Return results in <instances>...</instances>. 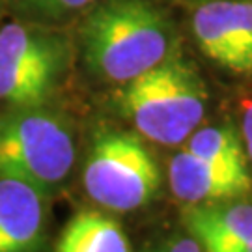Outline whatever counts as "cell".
Listing matches in <instances>:
<instances>
[{
	"instance_id": "3957f363",
	"label": "cell",
	"mask_w": 252,
	"mask_h": 252,
	"mask_svg": "<svg viewBox=\"0 0 252 252\" xmlns=\"http://www.w3.org/2000/svg\"><path fill=\"white\" fill-rule=\"evenodd\" d=\"M77 150L67 120L43 105L0 114V176L51 194L67 180Z\"/></svg>"
},
{
	"instance_id": "8fae6325",
	"label": "cell",
	"mask_w": 252,
	"mask_h": 252,
	"mask_svg": "<svg viewBox=\"0 0 252 252\" xmlns=\"http://www.w3.org/2000/svg\"><path fill=\"white\" fill-rule=\"evenodd\" d=\"M187 150L196 157L237 174H249L243 140L232 126H211L189 138Z\"/></svg>"
},
{
	"instance_id": "7c38bea8",
	"label": "cell",
	"mask_w": 252,
	"mask_h": 252,
	"mask_svg": "<svg viewBox=\"0 0 252 252\" xmlns=\"http://www.w3.org/2000/svg\"><path fill=\"white\" fill-rule=\"evenodd\" d=\"M60 73L37 67L0 65V101L9 107L43 105L53 94Z\"/></svg>"
},
{
	"instance_id": "52a82bcc",
	"label": "cell",
	"mask_w": 252,
	"mask_h": 252,
	"mask_svg": "<svg viewBox=\"0 0 252 252\" xmlns=\"http://www.w3.org/2000/svg\"><path fill=\"white\" fill-rule=\"evenodd\" d=\"M181 220L204 252H252V204H190Z\"/></svg>"
},
{
	"instance_id": "7a4b0ae2",
	"label": "cell",
	"mask_w": 252,
	"mask_h": 252,
	"mask_svg": "<svg viewBox=\"0 0 252 252\" xmlns=\"http://www.w3.org/2000/svg\"><path fill=\"white\" fill-rule=\"evenodd\" d=\"M207 92L196 67L172 53L164 62L126 82L118 94L122 114L157 144H180L204 118Z\"/></svg>"
},
{
	"instance_id": "ba28073f",
	"label": "cell",
	"mask_w": 252,
	"mask_h": 252,
	"mask_svg": "<svg viewBox=\"0 0 252 252\" xmlns=\"http://www.w3.org/2000/svg\"><path fill=\"white\" fill-rule=\"evenodd\" d=\"M168 183L174 196L189 204L239 200L252 190L251 174L219 168L189 150L176 153L170 159Z\"/></svg>"
},
{
	"instance_id": "5b68a950",
	"label": "cell",
	"mask_w": 252,
	"mask_h": 252,
	"mask_svg": "<svg viewBox=\"0 0 252 252\" xmlns=\"http://www.w3.org/2000/svg\"><path fill=\"white\" fill-rule=\"evenodd\" d=\"M200 51L217 65L252 75V0H206L192 13Z\"/></svg>"
},
{
	"instance_id": "2e32d148",
	"label": "cell",
	"mask_w": 252,
	"mask_h": 252,
	"mask_svg": "<svg viewBox=\"0 0 252 252\" xmlns=\"http://www.w3.org/2000/svg\"><path fill=\"white\" fill-rule=\"evenodd\" d=\"M8 0H0V11H2V8H4V4H6Z\"/></svg>"
},
{
	"instance_id": "8992f818",
	"label": "cell",
	"mask_w": 252,
	"mask_h": 252,
	"mask_svg": "<svg viewBox=\"0 0 252 252\" xmlns=\"http://www.w3.org/2000/svg\"><path fill=\"white\" fill-rule=\"evenodd\" d=\"M47 196L21 180L0 176V252H43Z\"/></svg>"
},
{
	"instance_id": "4fadbf2b",
	"label": "cell",
	"mask_w": 252,
	"mask_h": 252,
	"mask_svg": "<svg viewBox=\"0 0 252 252\" xmlns=\"http://www.w3.org/2000/svg\"><path fill=\"white\" fill-rule=\"evenodd\" d=\"M97 2L101 0H11V6L25 17L56 21L81 9L92 8Z\"/></svg>"
},
{
	"instance_id": "6da1fadb",
	"label": "cell",
	"mask_w": 252,
	"mask_h": 252,
	"mask_svg": "<svg viewBox=\"0 0 252 252\" xmlns=\"http://www.w3.org/2000/svg\"><path fill=\"white\" fill-rule=\"evenodd\" d=\"M79 36L86 67L118 84L133 81L178 51L170 21L146 0L95 4Z\"/></svg>"
},
{
	"instance_id": "9c48e42d",
	"label": "cell",
	"mask_w": 252,
	"mask_h": 252,
	"mask_svg": "<svg viewBox=\"0 0 252 252\" xmlns=\"http://www.w3.org/2000/svg\"><path fill=\"white\" fill-rule=\"evenodd\" d=\"M65 62L67 45L62 36L21 23H9L0 28V65L62 73Z\"/></svg>"
},
{
	"instance_id": "5bb4252c",
	"label": "cell",
	"mask_w": 252,
	"mask_h": 252,
	"mask_svg": "<svg viewBox=\"0 0 252 252\" xmlns=\"http://www.w3.org/2000/svg\"><path fill=\"white\" fill-rule=\"evenodd\" d=\"M144 252H204L192 235L172 234L146 247Z\"/></svg>"
},
{
	"instance_id": "30bf717a",
	"label": "cell",
	"mask_w": 252,
	"mask_h": 252,
	"mask_svg": "<svg viewBox=\"0 0 252 252\" xmlns=\"http://www.w3.org/2000/svg\"><path fill=\"white\" fill-rule=\"evenodd\" d=\"M54 252H131V245L116 219L86 209L67 220Z\"/></svg>"
},
{
	"instance_id": "9a60e30c",
	"label": "cell",
	"mask_w": 252,
	"mask_h": 252,
	"mask_svg": "<svg viewBox=\"0 0 252 252\" xmlns=\"http://www.w3.org/2000/svg\"><path fill=\"white\" fill-rule=\"evenodd\" d=\"M241 135H243V146L247 157L252 159V103L247 105L243 112V126H241Z\"/></svg>"
},
{
	"instance_id": "277c9868",
	"label": "cell",
	"mask_w": 252,
	"mask_h": 252,
	"mask_svg": "<svg viewBox=\"0 0 252 252\" xmlns=\"http://www.w3.org/2000/svg\"><path fill=\"white\" fill-rule=\"evenodd\" d=\"M82 185L97 206L127 213L157 196L161 170L138 135L103 127L92 138Z\"/></svg>"
}]
</instances>
